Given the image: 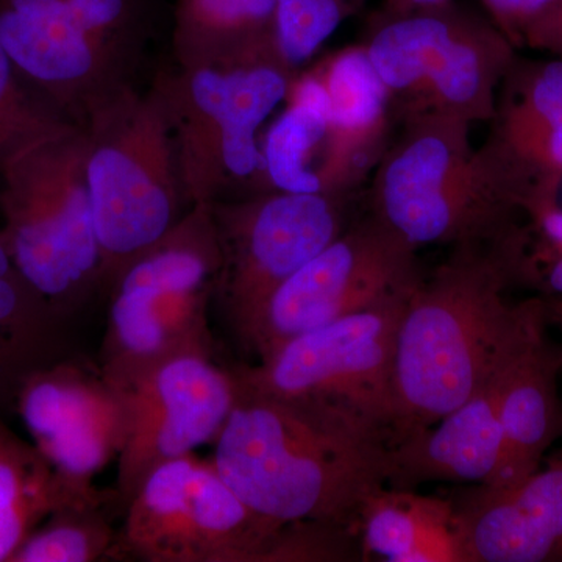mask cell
Returning a JSON list of instances; mask_svg holds the SVG:
<instances>
[{
    "instance_id": "obj_25",
    "label": "cell",
    "mask_w": 562,
    "mask_h": 562,
    "mask_svg": "<svg viewBox=\"0 0 562 562\" xmlns=\"http://www.w3.org/2000/svg\"><path fill=\"white\" fill-rule=\"evenodd\" d=\"M60 321L20 273L0 279V405H13L22 376L57 357Z\"/></svg>"
},
{
    "instance_id": "obj_8",
    "label": "cell",
    "mask_w": 562,
    "mask_h": 562,
    "mask_svg": "<svg viewBox=\"0 0 562 562\" xmlns=\"http://www.w3.org/2000/svg\"><path fill=\"white\" fill-rule=\"evenodd\" d=\"M361 46L397 122L427 113L490 122L517 55L486 13L457 0L408 11L382 7L369 20Z\"/></svg>"
},
{
    "instance_id": "obj_32",
    "label": "cell",
    "mask_w": 562,
    "mask_h": 562,
    "mask_svg": "<svg viewBox=\"0 0 562 562\" xmlns=\"http://www.w3.org/2000/svg\"><path fill=\"white\" fill-rule=\"evenodd\" d=\"M449 0H383V9L391 11H408L439 5Z\"/></svg>"
},
{
    "instance_id": "obj_31",
    "label": "cell",
    "mask_w": 562,
    "mask_h": 562,
    "mask_svg": "<svg viewBox=\"0 0 562 562\" xmlns=\"http://www.w3.org/2000/svg\"><path fill=\"white\" fill-rule=\"evenodd\" d=\"M525 47L532 50L547 52L562 60V0L557 10L546 18L541 24L532 29Z\"/></svg>"
},
{
    "instance_id": "obj_15",
    "label": "cell",
    "mask_w": 562,
    "mask_h": 562,
    "mask_svg": "<svg viewBox=\"0 0 562 562\" xmlns=\"http://www.w3.org/2000/svg\"><path fill=\"white\" fill-rule=\"evenodd\" d=\"M13 406L33 446L81 490L120 457L124 405L101 364L54 357L22 376Z\"/></svg>"
},
{
    "instance_id": "obj_14",
    "label": "cell",
    "mask_w": 562,
    "mask_h": 562,
    "mask_svg": "<svg viewBox=\"0 0 562 562\" xmlns=\"http://www.w3.org/2000/svg\"><path fill=\"white\" fill-rule=\"evenodd\" d=\"M116 387L124 405L116 494L125 508L162 462L216 441L238 397V376L217 364L213 351H184Z\"/></svg>"
},
{
    "instance_id": "obj_11",
    "label": "cell",
    "mask_w": 562,
    "mask_h": 562,
    "mask_svg": "<svg viewBox=\"0 0 562 562\" xmlns=\"http://www.w3.org/2000/svg\"><path fill=\"white\" fill-rule=\"evenodd\" d=\"M409 295L297 336L236 375L250 390L330 409L391 446L395 342Z\"/></svg>"
},
{
    "instance_id": "obj_3",
    "label": "cell",
    "mask_w": 562,
    "mask_h": 562,
    "mask_svg": "<svg viewBox=\"0 0 562 562\" xmlns=\"http://www.w3.org/2000/svg\"><path fill=\"white\" fill-rule=\"evenodd\" d=\"M471 125L405 117L373 169L369 211L416 249L495 241L527 225V202L473 146Z\"/></svg>"
},
{
    "instance_id": "obj_33",
    "label": "cell",
    "mask_w": 562,
    "mask_h": 562,
    "mask_svg": "<svg viewBox=\"0 0 562 562\" xmlns=\"http://www.w3.org/2000/svg\"><path fill=\"white\" fill-rule=\"evenodd\" d=\"M14 272L16 271H14L9 251H7V247L3 246L2 239H0V279H2V277L11 276V273Z\"/></svg>"
},
{
    "instance_id": "obj_10",
    "label": "cell",
    "mask_w": 562,
    "mask_h": 562,
    "mask_svg": "<svg viewBox=\"0 0 562 562\" xmlns=\"http://www.w3.org/2000/svg\"><path fill=\"white\" fill-rule=\"evenodd\" d=\"M124 557L146 562H305L302 524L273 522L222 479L211 460L184 454L154 469L125 505Z\"/></svg>"
},
{
    "instance_id": "obj_5",
    "label": "cell",
    "mask_w": 562,
    "mask_h": 562,
    "mask_svg": "<svg viewBox=\"0 0 562 562\" xmlns=\"http://www.w3.org/2000/svg\"><path fill=\"white\" fill-rule=\"evenodd\" d=\"M297 72L273 49L158 74L190 209L273 191L260 131Z\"/></svg>"
},
{
    "instance_id": "obj_23",
    "label": "cell",
    "mask_w": 562,
    "mask_h": 562,
    "mask_svg": "<svg viewBox=\"0 0 562 562\" xmlns=\"http://www.w3.org/2000/svg\"><path fill=\"white\" fill-rule=\"evenodd\" d=\"M277 9L279 0H176L172 54L177 66L280 49Z\"/></svg>"
},
{
    "instance_id": "obj_30",
    "label": "cell",
    "mask_w": 562,
    "mask_h": 562,
    "mask_svg": "<svg viewBox=\"0 0 562 562\" xmlns=\"http://www.w3.org/2000/svg\"><path fill=\"white\" fill-rule=\"evenodd\" d=\"M530 281L541 284L543 290L562 294V246L531 251Z\"/></svg>"
},
{
    "instance_id": "obj_16",
    "label": "cell",
    "mask_w": 562,
    "mask_h": 562,
    "mask_svg": "<svg viewBox=\"0 0 562 562\" xmlns=\"http://www.w3.org/2000/svg\"><path fill=\"white\" fill-rule=\"evenodd\" d=\"M480 150L524 195L528 217L557 205L562 188V60L516 55L495 98Z\"/></svg>"
},
{
    "instance_id": "obj_19",
    "label": "cell",
    "mask_w": 562,
    "mask_h": 562,
    "mask_svg": "<svg viewBox=\"0 0 562 562\" xmlns=\"http://www.w3.org/2000/svg\"><path fill=\"white\" fill-rule=\"evenodd\" d=\"M330 101L322 194L355 198L390 146L398 122L361 43L314 63Z\"/></svg>"
},
{
    "instance_id": "obj_34",
    "label": "cell",
    "mask_w": 562,
    "mask_h": 562,
    "mask_svg": "<svg viewBox=\"0 0 562 562\" xmlns=\"http://www.w3.org/2000/svg\"><path fill=\"white\" fill-rule=\"evenodd\" d=\"M554 312H557L558 321H560L562 328V302L558 303L557 308H554Z\"/></svg>"
},
{
    "instance_id": "obj_18",
    "label": "cell",
    "mask_w": 562,
    "mask_h": 562,
    "mask_svg": "<svg viewBox=\"0 0 562 562\" xmlns=\"http://www.w3.org/2000/svg\"><path fill=\"white\" fill-rule=\"evenodd\" d=\"M464 562L562 561V449L509 487L452 498Z\"/></svg>"
},
{
    "instance_id": "obj_24",
    "label": "cell",
    "mask_w": 562,
    "mask_h": 562,
    "mask_svg": "<svg viewBox=\"0 0 562 562\" xmlns=\"http://www.w3.org/2000/svg\"><path fill=\"white\" fill-rule=\"evenodd\" d=\"M283 103L262 138L269 183L276 191L322 194L330 101L314 66L295 74Z\"/></svg>"
},
{
    "instance_id": "obj_17",
    "label": "cell",
    "mask_w": 562,
    "mask_h": 562,
    "mask_svg": "<svg viewBox=\"0 0 562 562\" xmlns=\"http://www.w3.org/2000/svg\"><path fill=\"white\" fill-rule=\"evenodd\" d=\"M547 316L546 303L527 301L519 330L492 372L503 462L497 483L490 487L514 486L538 471L562 435V355L547 338Z\"/></svg>"
},
{
    "instance_id": "obj_28",
    "label": "cell",
    "mask_w": 562,
    "mask_h": 562,
    "mask_svg": "<svg viewBox=\"0 0 562 562\" xmlns=\"http://www.w3.org/2000/svg\"><path fill=\"white\" fill-rule=\"evenodd\" d=\"M366 0H279L277 36L284 60L301 70Z\"/></svg>"
},
{
    "instance_id": "obj_2",
    "label": "cell",
    "mask_w": 562,
    "mask_h": 562,
    "mask_svg": "<svg viewBox=\"0 0 562 562\" xmlns=\"http://www.w3.org/2000/svg\"><path fill=\"white\" fill-rule=\"evenodd\" d=\"M211 461L250 508L273 522L357 535L366 503L387 487L390 442L330 409L238 380Z\"/></svg>"
},
{
    "instance_id": "obj_26",
    "label": "cell",
    "mask_w": 562,
    "mask_h": 562,
    "mask_svg": "<svg viewBox=\"0 0 562 562\" xmlns=\"http://www.w3.org/2000/svg\"><path fill=\"white\" fill-rule=\"evenodd\" d=\"M105 503L68 506L38 525L10 562H95L124 560L121 531L106 517Z\"/></svg>"
},
{
    "instance_id": "obj_27",
    "label": "cell",
    "mask_w": 562,
    "mask_h": 562,
    "mask_svg": "<svg viewBox=\"0 0 562 562\" xmlns=\"http://www.w3.org/2000/svg\"><path fill=\"white\" fill-rule=\"evenodd\" d=\"M76 128L33 92L0 44V171L33 147Z\"/></svg>"
},
{
    "instance_id": "obj_4",
    "label": "cell",
    "mask_w": 562,
    "mask_h": 562,
    "mask_svg": "<svg viewBox=\"0 0 562 562\" xmlns=\"http://www.w3.org/2000/svg\"><path fill=\"white\" fill-rule=\"evenodd\" d=\"M162 0H0V44L50 109L87 127L136 87Z\"/></svg>"
},
{
    "instance_id": "obj_29",
    "label": "cell",
    "mask_w": 562,
    "mask_h": 562,
    "mask_svg": "<svg viewBox=\"0 0 562 562\" xmlns=\"http://www.w3.org/2000/svg\"><path fill=\"white\" fill-rule=\"evenodd\" d=\"M484 13L517 50L536 25L557 10L561 0H480Z\"/></svg>"
},
{
    "instance_id": "obj_22",
    "label": "cell",
    "mask_w": 562,
    "mask_h": 562,
    "mask_svg": "<svg viewBox=\"0 0 562 562\" xmlns=\"http://www.w3.org/2000/svg\"><path fill=\"white\" fill-rule=\"evenodd\" d=\"M110 502L101 490H81L43 453L0 419V562H10L29 535L58 509Z\"/></svg>"
},
{
    "instance_id": "obj_13",
    "label": "cell",
    "mask_w": 562,
    "mask_h": 562,
    "mask_svg": "<svg viewBox=\"0 0 562 562\" xmlns=\"http://www.w3.org/2000/svg\"><path fill=\"white\" fill-rule=\"evenodd\" d=\"M417 250L369 211L273 292L241 342L261 361L297 336L412 294L425 273Z\"/></svg>"
},
{
    "instance_id": "obj_1",
    "label": "cell",
    "mask_w": 562,
    "mask_h": 562,
    "mask_svg": "<svg viewBox=\"0 0 562 562\" xmlns=\"http://www.w3.org/2000/svg\"><path fill=\"white\" fill-rule=\"evenodd\" d=\"M530 224L495 241L458 244L406 301L394 361L391 446L431 427L475 394L508 349L527 301H508L528 281Z\"/></svg>"
},
{
    "instance_id": "obj_21",
    "label": "cell",
    "mask_w": 562,
    "mask_h": 562,
    "mask_svg": "<svg viewBox=\"0 0 562 562\" xmlns=\"http://www.w3.org/2000/svg\"><path fill=\"white\" fill-rule=\"evenodd\" d=\"M360 547L390 562H464L452 502L384 487L362 508Z\"/></svg>"
},
{
    "instance_id": "obj_9",
    "label": "cell",
    "mask_w": 562,
    "mask_h": 562,
    "mask_svg": "<svg viewBox=\"0 0 562 562\" xmlns=\"http://www.w3.org/2000/svg\"><path fill=\"white\" fill-rule=\"evenodd\" d=\"M221 249L211 203L192 205L110 284L101 368L120 384L155 362L213 351L209 324Z\"/></svg>"
},
{
    "instance_id": "obj_6",
    "label": "cell",
    "mask_w": 562,
    "mask_h": 562,
    "mask_svg": "<svg viewBox=\"0 0 562 562\" xmlns=\"http://www.w3.org/2000/svg\"><path fill=\"white\" fill-rule=\"evenodd\" d=\"M0 239L14 271L60 317L102 288L83 128L33 147L0 171Z\"/></svg>"
},
{
    "instance_id": "obj_7",
    "label": "cell",
    "mask_w": 562,
    "mask_h": 562,
    "mask_svg": "<svg viewBox=\"0 0 562 562\" xmlns=\"http://www.w3.org/2000/svg\"><path fill=\"white\" fill-rule=\"evenodd\" d=\"M87 179L102 250V288L187 211L171 117L161 92L128 88L92 114Z\"/></svg>"
},
{
    "instance_id": "obj_12",
    "label": "cell",
    "mask_w": 562,
    "mask_h": 562,
    "mask_svg": "<svg viewBox=\"0 0 562 562\" xmlns=\"http://www.w3.org/2000/svg\"><path fill=\"white\" fill-rule=\"evenodd\" d=\"M353 199L273 190L211 202L221 249L214 302L239 341L273 292L346 231Z\"/></svg>"
},
{
    "instance_id": "obj_20",
    "label": "cell",
    "mask_w": 562,
    "mask_h": 562,
    "mask_svg": "<svg viewBox=\"0 0 562 562\" xmlns=\"http://www.w3.org/2000/svg\"><path fill=\"white\" fill-rule=\"evenodd\" d=\"M503 462V432L492 375L468 402L390 446L387 487L427 483L494 486Z\"/></svg>"
}]
</instances>
